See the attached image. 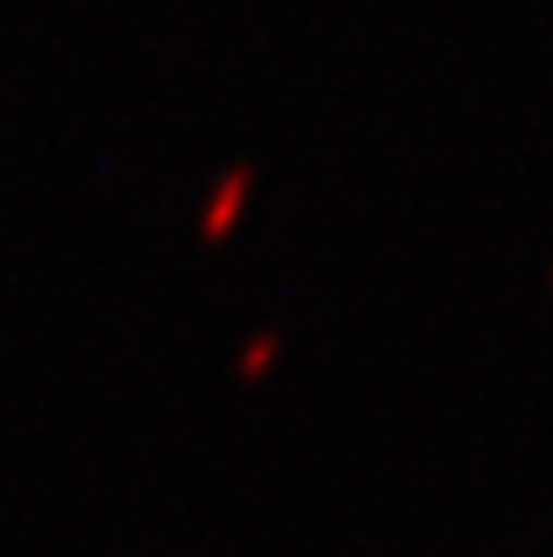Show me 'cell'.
I'll list each match as a JSON object with an SVG mask.
<instances>
[{"instance_id": "1", "label": "cell", "mask_w": 553, "mask_h": 557, "mask_svg": "<svg viewBox=\"0 0 553 557\" xmlns=\"http://www.w3.org/2000/svg\"><path fill=\"white\" fill-rule=\"evenodd\" d=\"M250 186H255V166H231L221 176V186L211 191L206 201V215H201V240H225V235L241 225L245 215V201H250Z\"/></svg>"}]
</instances>
